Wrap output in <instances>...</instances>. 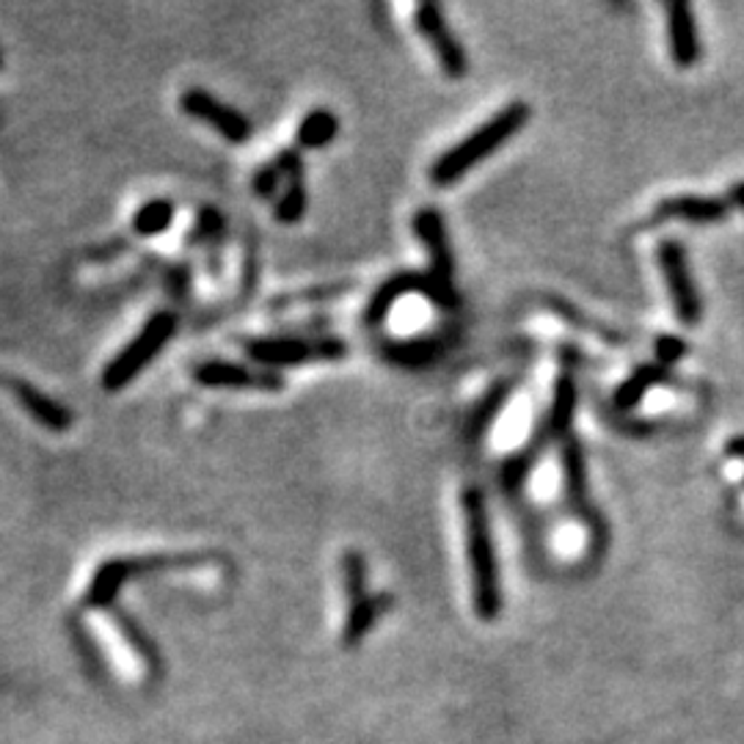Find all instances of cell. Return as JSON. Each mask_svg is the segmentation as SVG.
<instances>
[{"mask_svg":"<svg viewBox=\"0 0 744 744\" xmlns=\"http://www.w3.org/2000/svg\"><path fill=\"white\" fill-rule=\"evenodd\" d=\"M546 444H549V439L543 436V433H535V436L530 439V444L521 446L519 452H513V455L505 458V463H502V469H500V483L507 494L516 496L524 491L526 480H530L532 469H535L537 461H541Z\"/></svg>","mask_w":744,"mask_h":744,"instance_id":"20","label":"cell"},{"mask_svg":"<svg viewBox=\"0 0 744 744\" xmlns=\"http://www.w3.org/2000/svg\"><path fill=\"white\" fill-rule=\"evenodd\" d=\"M513 386H516L513 378H502V381H496L494 386L472 405V411H469L466 416V425H463V439H466L469 444H477L480 439L494 428V422L500 420V414L505 411L507 400L513 398Z\"/></svg>","mask_w":744,"mask_h":744,"instance_id":"19","label":"cell"},{"mask_svg":"<svg viewBox=\"0 0 744 744\" xmlns=\"http://www.w3.org/2000/svg\"><path fill=\"white\" fill-rule=\"evenodd\" d=\"M725 455L728 458H744V436H734L725 444Z\"/></svg>","mask_w":744,"mask_h":744,"instance_id":"31","label":"cell"},{"mask_svg":"<svg viewBox=\"0 0 744 744\" xmlns=\"http://www.w3.org/2000/svg\"><path fill=\"white\" fill-rule=\"evenodd\" d=\"M414 26H416V31H420V37L428 42V48L433 50V56H436L439 67H442V72L446 74V78H452V80L466 78L469 56H466V50H463L461 39L455 37V31L446 26L442 6H436V3L416 6Z\"/></svg>","mask_w":744,"mask_h":744,"instance_id":"9","label":"cell"},{"mask_svg":"<svg viewBox=\"0 0 744 744\" xmlns=\"http://www.w3.org/2000/svg\"><path fill=\"white\" fill-rule=\"evenodd\" d=\"M251 188H254V193L260 199H273V202H277L279 193H282V188H284V174L277 165V160H271V163L260 165V169L254 171V177H251Z\"/></svg>","mask_w":744,"mask_h":744,"instance_id":"27","label":"cell"},{"mask_svg":"<svg viewBox=\"0 0 744 744\" xmlns=\"http://www.w3.org/2000/svg\"><path fill=\"white\" fill-rule=\"evenodd\" d=\"M3 383L11 392V398H14L17 403L26 409V414L31 416L33 422H39V425L48 428V431H53V433L70 431L74 416L64 403L53 400L50 394H44L42 389L33 386V383L22 381V378H14V375L3 378Z\"/></svg>","mask_w":744,"mask_h":744,"instance_id":"15","label":"cell"},{"mask_svg":"<svg viewBox=\"0 0 744 744\" xmlns=\"http://www.w3.org/2000/svg\"><path fill=\"white\" fill-rule=\"evenodd\" d=\"M576 403H580V386H576L571 372H560L554 381L552 403L546 411V425H543V436L552 442H565L571 436V425H574Z\"/></svg>","mask_w":744,"mask_h":744,"instance_id":"18","label":"cell"},{"mask_svg":"<svg viewBox=\"0 0 744 744\" xmlns=\"http://www.w3.org/2000/svg\"><path fill=\"white\" fill-rule=\"evenodd\" d=\"M405 295H422L425 301H431L433 306L439 303L436 288H433L428 273L403 271V273H398V277L386 279V282H383L375 293H372V298L368 301V309H364V323H368L370 329H378L381 323H386V318L392 314L394 303Z\"/></svg>","mask_w":744,"mask_h":744,"instance_id":"11","label":"cell"},{"mask_svg":"<svg viewBox=\"0 0 744 744\" xmlns=\"http://www.w3.org/2000/svg\"><path fill=\"white\" fill-rule=\"evenodd\" d=\"M197 383L210 389H260V392H277L284 386L282 375L277 370L245 368L238 362H204L193 370Z\"/></svg>","mask_w":744,"mask_h":744,"instance_id":"12","label":"cell"},{"mask_svg":"<svg viewBox=\"0 0 744 744\" xmlns=\"http://www.w3.org/2000/svg\"><path fill=\"white\" fill-rule=\"evenodd\" d=\"M202 557L197 554H182V557H117L108 560L97 569L94 580H91L89 591H86V604L89 606H108L113 601V595L119 593V587L124 582H130L133 576L152 574V571L163 569H180V565H193Z\"/></svg>","mask_w":744,"mask_h":744,"instance_id":"8","label":"cell"},{"mask_svg":"<svg viewBox=\"0 0 744 744\" xmlns=\"http://www.w3.org/2000/svg\"><path fill=\"white\" fill-rule=\"evenodd\" d=\"M336 135H340V119L331 108H312L306 117L301 119L295 130V144L298 149H325L329 144H334Z\"/></svg>","mask_w":744,"mask_h":744,"instance_id":"22","label":"cell"},{"mask_svg":"<svg viewBox=\"0 0 744 744\" xmlns=\"http://www.w3.org/2000/svg\"><path fill=\"white\" fill-rule=\"evenodd\" d=\"M351 290V284H314V288L301 290V293H288L273 298V309H290L295 303H314V301H331V298H340Z\"/></svg>","mask_w":744,"mask_h":744,"instance_id":"26","label":"cell"},{"mask_svg":"<svg viewBox=\"0 0 744 744\" xmlns=\"http://www.w3.org/2000/svg\"><path fill=\"white\" fill-rule=\"evenodd\" d=\"M223 232H227V219L215 208H204L199 213L197 227H193V240H199V243H219Z\"/></svg>","mask_w":744,"mask_h":744,"instance_id":"28","label":"cell"},{"mask_svg":"<svg viewBox=\"0 0 744 744\" xmlns=\"http://www.w3.org/2000/svg\"><path fill=\"white\" fill-rule=\"evenodd\" d=\"M446 348V336H414V340H398L381 345V359L400 370H425L442 362Z\"/></svg>","mask_w":744,"mask_h":744,"instance_id":"17","label":"cell"},{"mask_svg":"<svg viewBox=\"0 0 744 744\" xmlns=\"http://www.w3.org/2000/svg\"><path fill=\"white\" fill-rule=\"evenodd\" d=\"M667 17V48L670 59L678 70H692V67L701 64L703 59V44H701V31H697L695 11L684 0H675V3L665 6Z\"/></svg>","mask_w":744,"mask_h":744,"instance_id":"13","label":"cell"},{"mask_svg":"<svg viewBox=\"0 0 744 744\" xmlns=\"http://www.w3.org/2000/svg\"><path fill=\"white\" fill-rule=\"evenodd\" d=\"M670 381V370L662 368V364H640L626 381H621V386L615 389L612 394V403H615L617 411H632L643 403L645 394L651 389L662 386V383Z\"/></svg>","mask_w":744,"mask_h":744,"instance_id":"21","label":"cell"},{"mask_svg":"<svg viewBox=\"0 0 744 744\" xmlns=\"http://www.w3.org/2000/svg\"><path fill=\"white\" fill-rule=\"evenodd\" d=\"M560 469H563V491L565 502L574 511V516L591 530L593 546H604V541H610V532H606L604 519L595 511V502L591 496V483H587V458L582 444L574 436H569L560 450Z\"/></svg>","mask_w":744,"mask_h":744,"instance_id":"6","label":"cell"},{"mask_svg":"<svg viewBox=\"0 0 744 744\" xmlns=\"http://www.w3.org/2000/svg\"><path fill=\"white\" fill-rule=\"evenodd\" d=\"M731 204L725 199L714 197H692V193H681V197L662 199L654 208V221H686V223H720L728 219Z\"/></svg>","mask_w":744,"mask_h":744,"instance_id":"16","label":"cell"},{"mask_svg":"<svg viewBox=\"0 0 744 744\" xmlns=\"http://www.w3.org/2000/svg\"><path fill=\"white\" fill-rule=\"evenodd\" d=\"M532 111L526 102H511V105L502 108L500 113L489 119V122L480 124L474 133H469L466 139L458 141L455 147H450L446 152L439 154L436 160L428 169V180L436 188H450L455 182H461L474 165H480L483 160H489L496 149H502L511 139H516L521 130L530 122Z\"/></svg>","mask_w":744,"mask_h":744,"instance_id":"2","label":"cell"},{"mask_svg":"<svg viewBox=\"0 0 744 744\" xmlns=\"http://www.w3.org/2000/svg\"><path fill=\"white\" fill-rule=\"evenodd\" d=\"M245 353L265 370L298 368V364L312 362H340L348 356V342L336 336H318V340H303V336H257V340L243 342Z\"/></svg>","mask_w":744,"mask_h":744,"instance_id":"4","label":"cell"},{"mask_svg":"<svg viewBox=\"0 0 744 744\" xmlns=\"http://www.w3.org/2000/svg\"><path fill=\"white\" fill-rule=\"evenodd\" d=\"M342 569V587L348 593V604L368 599V560L356 549H348L340 560Z\"/></svg>","mask_w":744,"mask_h":744,"instance_id":"25","label":"cell"},{"mask_svg":"<svg viewBox=\"0 0 744 744\" xmlns=\"http://www.w3.org/2000/svg\"><path fill=\"white\" fill-rule=\"evenodd\" d=\"M411 229H414L416 240H420L428 260H431L428 277H431L433 288H436V306L452 312V309H458L461 298H458L455 290V254H452L450 238H446L444 215L436 208H422L414 215V221H411Z\"/></svg>","mask_w":744,"mask_h":744,"instance_id":"5","label":"cell"},{"mask_svg":"<svg viewBox=\"0 0 744 744\" xmlns=\"http://www.w3.org/2000/svg\"><path fill=\"white\" fill-rule=\"evenodd\" d=\"M392 599L389 593H378V595H368V599L356 601V604L348 606V621L345 629H342V643L348 649H353L356 643H362L364 634L375 626V621L381 617L383 610H389Z\"/></svg>","mask_w":744,"mask_h":744,"instance_id":"23","label":"cell"},{"mask_svg":"<svg viewBox=\"0 0 744 744\" xmlns=\"http://www.w3.org/2000/svg\"><path fill=\"white\" fill-rule=\"evenodd\" d=\"M461 513L469 576H472V604L483 621H494L502 612L500 560H496V543L491 532L489 502L477 485H466L461 491Z\"/></svg>","mask_w":744,"mask_h":744,"instance_id":"1","label":"cell"},{"mask_svg":"<svg viewBox=\"0 0 744 744\" xmlns=\"http://www.w3.org/2000/svg\"><path fill=\"white\" fill-rule=\"evenodd\" d=\"M725 202L734 204V208L744 210V182H736V185H731L728 197H725Z\"/></svg>","mask_w":744,"mask_h":744,"instance_id":"30","label":"cell"},{"mask_svg":"<svg viewBox=\"0 0 744 744\" xmlns=\"http://www.w3.org/2000/svg\"><path fill=\"white\" fill-rule=\"evenodd\" d=\"M0 67H3V53H0Z\"/></svg>","mask_w":744,"mask_h":744,"instance_id":"32","label":"cell"},{"mask_svg":"<svg viewBox=\"0 0 744 744\" xmlns=\"http://www.w3.org/2000/svg\"><path fill=\"white\" fill-rule=\"evenodd\" d=\"M656 260H660V271L667 284L675 318L684 325H697L703 318V301L697 293L695 277L690 271V257H686L684 243L675 238H665L656 245Z\"/></svg>","mask_w":744,"mask_h":744,"instance_id":"7","label":"cell"},{"mask_svg":"<svg viewBox=\"0 0 744 744\" xmlns=\"http://www.w3.org/2000/svg\"><path fill=\"white\" fill-rule=\"evenodd\" d=\"M180 111L185 113V117L210 124V128H213L223 141H229V144H245V141L254 135V128H251L245 113L227 105V102H221L219 97H213L204 89L182 91Z\"/></svg>","mask_w":744,"mask_h":744,"instance_id":"10","label":"cell"},{"mask_svg":"<svg viewBox=\"0 0 744 744\" xmlns=\"http://www.w3.org/2000/svg\"><path fill=\"white\" fill-rule=\"evenodd\" d=\"M171 221H174V204L169 199H152V202L135 210L133 229L144 238H154V234H163L171 227Z\"/></svg>","mask_w":744,"mask_h":744,"instance_id":"24","label":"cell"},{"mask_svg":"<svg viewBox=\"0 0 744 744\" xmlns=\"http://www.w3.org/2000/svg\"><path fill=\"white\" fill-rule=\"evenodd\" d=\"M277 165L284 174V188L277 202H273V215H277V221L293 227V223L306 215L309 208V191L306 180H303L306 169H303V158L298 149H282L277 154Z\"/></svg>","mask_w":744,"mask_h":744,"instance_id":"14","label":"cell"},{"mask_svg":"<svg viewBox=\"0 0 744 744\" xmlns=\"http://www.w3.org/2000/svg\"><path fill=\"white\" fill-rule=\"evenodd\" d=\"M177 329H180V318L174 312H169V309L154 312L144 323V329L105 364V370H102V389L105 392H119L128 383H133L158 359V353L174 340Z\"/></svg>","mask_w":744,"mask_h":744,"instance_id":"3","label":"cell"},{"mask_svg":"<svg viewBox=\"0 0 744 744\" xmlns=\"http://www.w3.org/2000/svg\"><path fill=\"white\" fill-rule=\"evenodd\" d=\"M654 348H656V364H662V368L667 370L686 356V342L673 334L660 336V340L654 342Z\"/></svg>","mask_w":744,"mask_h":744,"instance_id":"29","label":"cell"}]
</instances>
